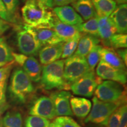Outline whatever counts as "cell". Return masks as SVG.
I'll list each match as a JSON object with an SVG mask.
<instances>
[{
  "mask_svg": "<svg viewBox=\"0 0 127 127\" xmlns=\"http://www.w3.org/2000/svg\"><path fill=\"white\" fill-rule=\"evenodd\" d=\"M64 61L57 60L44 65L42 68L41 85L45 90L57 89L60 90H70V86L66 83L64 78Z\"/></svg>",
  "mask_w": 127,
  "mask_h": 127,
  "instance_id": "2",
  "label": "cell"
},
{
  "mask_svg": "<svg viewBox=\"0 0 127 127\" xmlns=\"http://www.w3.org/2000/svg\"><path fill=\"white\" fill-rule=\"evenodd\" d=\"M72 6L83 20L87 21L96 15L92 0H77Z\"/></svg>",
  "mask_w": 127,
  "mask_h": 127,
  "instance_id": "22",
  "label": "cell"
},
{
  "mask_svg": "<svg viewBox=\"0 0 127 127\" xmlns=\"http://www.w3.org/2000/svg\"><path fill=\"white\" fill-rule=\"evenodd\" d=\"M96 75L102 79H107L124 85L127 83V76L125 69L111 66L100 60L96 69Z\"/></svg>",
  "mask_w": 127,
  "mask_h": 127,
  "instance_id": "11",
  "label": "cell"
},
{
  "mask_svg": "<svg viewBox=\"0 0 127 127\" xmlns=\"http://www.w3.org/2000/svg\"><path fill=\"white\" fill-rule=\"evenodd\" d=\"M7 10L11 14L15 16L19 5V0H2Z\"/></svg>",
  "mask_w": 127,
  "mask_h": 127,
  "instance_id": "35",
  "label": "cell"
},
{
  "mask_svg": "<svg viewBox=\"0 0 127 127\" xmlns=\"http://www.w3.org/2000/svg\"><path fill=\"white\" fill-rule=\"evenodd\" d=\"M71 96L69 92L62 90L51 94L50 98L53 102L57 116L73 115L69 102Z\"/></svg>",
  "mask_w": 127,
  "mask_h": 127,
  "instance_id": "12",
  "label": "cell"
},
{
  "mask_svg": "<svg viewBox=\"0 0 127 127\" xmlns=\"http://www.w3.org/2000/svg\"><path fill=\"white\" fill-rule=\"evenodd\" d=\"M98 16V15H97ZM98 36L105 47L110 48V39L117 30L109 17H98Z\"/></svg>",
  "mask_w": 127,
  "mask_h": 127,
  "instance_id": "15",
  "label": "cell"
},
{
  "mask_svg": "<svg viewBox=\"0 0 127 127\" xmlns=\"http://www.w3.org/2000/svg\"><path fill=\"white\" fill-rule=\"evenodd\" d=\"M82 34L75 36L74 38L69 39L67 41H65V43L63 44V52L61 58L63 59L67 58L68 57L72 56L74 54V52L77 50L78 44L79 40L81 37Z\"/></svg>",
  "mask_w": 127,
  "mask_h": 127,
  "instance_id": "27",
  "label": "cell"
},
{
  "mask_svg": "<svg viewBox=\"0 0 127 127\" xmlns=\"http://www.w3.org/2000/svg\"><path fill=\"white\" fill-rule=\"evenodd\" d=\"M17 45L23 54L32 56L38 54L42 47L32 27L25 25L18 31L17 35Z\"/></svg>",
  "mask_w": 127,
  "mask_h": 127,
  "instance_id": "6",
  "label": "cell"
},
{
  "mask_svg": "<svg viewBox=\"0 0 127 127\" xmlns=\"http://www.w3.org/2000/svg\"><path fill=\"white\" fill-rule=\"evenodd\" d=\"M55 17L60 21L69 25H78L83 23L82 17L72 7L68 5L56 7L53 9Z\"/></svg>",
  "mask_w": 127,
  "mask_h": 127,
  "instance_id": "13",
  "label": "cell"
},
{
  "mask_svg": "<svg viewBox=\"0 0 127 127\" xmlns=\"http://www.w3.org/2000/svg\"><path fill=\"white\" fill-rule=\"evenodd\" d=\"M103 81L102 79L91 70L71 85L70 90L75 95L91 97L99 84Z\"/></svg>",
  "mask_w": 127,
  "mask_h": 127,
  "instance_id": "8",
  "label": "cell"
},
{
  "mask_svg": "<svg viewBox=\"0 0 127 127\" xmlns=\"http://www.w3.org/2000/svg\"><path fill=\"white\" fill-rule=\"evenodd\" d=\"M14 61L11 49L4 38H0V68Z\"/></svg>",
  "mask_w": 127,
  "mask_h": 127,
  "instance_id": "25",
  "label": "cell"
},
{
  "mask_svg": "<svg viewBox=\"0 0 127 127\" xmlns=\"http://www.w3.org/2000/svg\"><path fill=\"white\" fill-rule=\"evenodd\" d=\"M0 18L10 23L16 22L15 16L9 13L2 0H0Z\"/></svg>",
  "mask_w": 127,
  "mask_h": 127,
  "instance_id": "32",
  "label": "cell"
},
{
  "mask_svg": "<svg viewBox=\"0 0 127 127\" xmlns=\"http://www.w3.org/2000/svg\"><path fill=\"white\" fill-rule=\"evenodd\" d=\"M100 60L108 64L113 67L125 69V65L120 58L114 49L109 47H102L99 51Z\"/></svg>",
  "mask_w": 127,
  "mask_h": 127,
  "instance_id": "20",
  "label": "cell"
},
{
  "mask_svg": "<svg viewBox=\"0 0 127 127\" xmlns=\"http://www.w3.org/2000/svg\"><path fill=\"white\" fill-rule=\"evenodd\" d=\"M64 42L48 45L40 49L38 52L40 63L44 65L59 60L63 52Z\"/></svg>",
  "mask_w": 127,
  "mask_h": 127,
  "instance_id": "14",
  "label": "cell"
},
{
  "mask_svg": "<svg viewBox=\"0 0 127 127\" xmlns=\"http://www.w3.org/2000/svg\"><path fill=\"white\" fill-rule=\"evenodd\" d=\"M118 34H127V4L117 6L109 16Z\"/></svg>",
  "mask_w": 127,
  "mask_h": 127,
  "instance_id": "16",
  "label": "cell"
},
{
  "mask_svg": "<svg viewBox=\"0 0 127 127\" xmlns=\"http://www.w3.org/2000/svg\"><path fill=\"white\" fill-rule=\"evenodd\" d=\"M21 13L26 25L32 27L51 28L55 18L48 7L36 0H27Z\"/></svg>",
  "mask_w": 127,
  "mask_h": 127,
  "instance_id": "1",
  "label": "cell"
},
{
  "mask_svg": "<svg viewBox=\"0 0 127 127\" xmlns=\"http://www.w3.org/2000/svg\"><path fill=\"white\" fill-rule=\"evenodd\" d=\"M117 53L118 54L119 57L120 58L123 60L124 63L125 64V65H127V51L126 49L123 48V49H118L117 51Z\"/></svg>",
  "mask_w": 127,
  "mask_h": 127,
  "instance_id": "39",
  "label": "cell"
},
{
  "mask_svg": "<svg viewBox=\"0 0 127 127\" xmlns=\"http://www.w3.org/2000/svg\"><path fill=\"white\" fill-rule=\"evenodd\" d=\"M127 0H116V2L119 5L127 4Z\"/></svg>",
  "mask_w": 127,
  "mask_h": 127,
  "instance_id": "42",
  "label": "cell"
},
{
  "mask_svg": "<svg viewBox=\"0 0 127 127\" xmlns=\"http://www.w3.org/2000/svg\"><path fill=\"white\" fill-rule=\"evenodd\" d=\"M95 96L104 102L125 104L126 93L123 84L111 80L104 81L95 89Z\"/></svg>",
  "mask_w": 127,
  "mask_h": 127,
  "instance_id": "4",
  "label": "cell"
},
{
  "mask_svg": "<svg viewBox=\"0 0 127 127\" xmlns=\"http://www.w3.org/2000/svg\"><path fill=\"white\" fill-rule=\"evenodd\" d=\"M8 90L12 99L21 104L26 102L35 91L29 77L20 68L15 69L12 72Z\"/></svg>",
  "mask_w": 127,
  "mask_h": 127,
  "instance_id": "3",
  "label": "cell"
},
{
  "mask_svg": "<svg viewBox=\"0 0 127 127\" xmlns=\"http://www.w3.org/2000/svg\"><path fill=\"white\" fill-rule=\"evenodd\" d=\"M29 114L48 120H53L57 117L52 101L47 96H39L32 101L30 107Z\"/></svg>",
  "mask_w": 127,
  "mask_h": 127,
  "instance_id": "10",
  "label": "cell"
},
{
  "mask_svg": "<svg viewBox=\"0 0 127 127\" xmlns=\"http://www.w3.org/2000/svg\"><path fill=\"white\" fill-rule=\"evenodd\" d=\"M121 116L120 107L114 111L113 113L109 117L108 121L107 127H118Z\"/></svg>",
  "mask_w": 127,
  "mask_h": 127,
  "instance_id": "33",
  "label": "cell"
},
{
  "mask_svg": "<svg viewBox=\"0 0 127 127\" xmlns=\"http://www.w3.org/2000/svg\"><path fill=\"white\" fill-rule=\"evenodd\" d=\"M14 61L23 68L24 72L31 79L32 82L40 81L42 67L38 60L33 56L15 53L12 52Z\"/></svg>",
  "mask_w": 127,
  "mask_h": 127,
  "instance_id": "9",
  "label": "cell"
},
{
  "mask_svg": "<svg viewBox=\"0 0 127 127\" xmlns=\"http://www.w3.org/2000/svg\"><path fill=\"white\" fill-rule=\"evenodd\" d=\"M121 105L100 101L95 96L93 99V107L85 120V123L107 126L109 118Z\"/></svg>",
  "mask_w": 127,
  "mask_h": 127,
  "instance_id": "5",
  "label": "cell"
},
{
  "mask_svg": "<svg viewBox=\"0 0 127 127\" xmlns=\"http://www.w3.org/2000/svg\"><path fill=\"white\" fill-rule=\"evenodd\" d=\"M2 127H23V118L21 114L16 111L8 112L2 121Z\"/></svg>",
  "mask_w": 127,
  "mask_h": 127,
  "instance_id": "26",
  "label": "cell"
},
{
  "mask_svg": "<svg viewBox=\"0 0 127 127\" xmlns=\"http://www.w3.org/2000/svg\"><path fill=\"white\" fill-rule=\"evenodd\" d=\"M14 63V61L0 68V82L7 81L10 74Z\"/></svg>",
  "mask_w": 127,
  "mask_h": 127,
  "instance_id": "36",
  "label": "cell"
},
{
  "mask_svg": "<svg viewBox=\"0 0 127 127\" xmlns=\"http://www.w3.org/2000/svg\"><path fill=\"white\" fill-rule=\"evenodd\" d=\"M110 48L113 49L126 48L127 47V34H115L110 39Z\"/></svg>",
  "mask_w": 127,
  "mask_h": 127,
  "instance_id": "31",
  "label": "cell"
},
{
  "mask_svg": "<svg viewBox=\"0 0 127 127\" xmlns=\"http://www.w3.org/2000/svg\"><path fill=\"white\" fill-rule=\"evenodd\" d=\"M95 12L98 17H109L117 7L114 0H92Z\"/></svg>",
  "mask_w": 127,
  "mask_h": 127,
  "instance_id": "23",
  "label": "cell"
},
{
  "mask_svg": "<svg viewBox=\"0 0 127 127\" xmlns=\"http://www.w3.org/2000/svg\"><path fill=\"white\" fill-rule=\"evenodd\" d=\"M77 27L80 32L91 35L99 38L97 15H95L93 18L87 20V21L85 23L77 25Z\"/></svg>",
  "mask_w": 127,
  "mask_h": 127,
  "instance_id": "24",
  "label": "cell"
},
{
  "mask_svg": "<svg viewBox=\"0 0 127 127\" xmlns=\"http://www.w3.org/2000/svg\"><path fill=\"white\" fill-rule=\"evenodd\" d=\"M69 102L73 114L78 118H86L91 111V102L86 98L71 96Z\"/></svg>",
  "mask_w": 127,
  "mask_h": 127,
  "instance_id": "18",
  "label": "cell"
},
{
  "mask_svg": "<svg viewBox=\"0 0 127 127\" xmlns=\"http://www.w3.org/2000/svg\"><path fill=\"white\" fill-rule=\"evenodd\" d=\"M36 1H39L45 5V6H47L48 8H52L54 7V4H53V0H36Z\"/></svg>",
  "mask_w": 127,
  "mask_h": 127,
  "instance_id": "41",
  "label": "cell"
},
{
  "mask_svg": "<svg viewBox=\"0 0 127 127\" xmlns=\"http://www.w3.org/2000/svg\"><path fill=\"white\" fill-rule=\"evenodd\" d=\"M100 39L96 36L89 34L82 35L79 40L74 55L82 57H87L93 48L98 45Z\"/></svg>",
  "mask_w": 127,
  "mask_h": 127,
  "instance_id": "19",
  "label": "cell"
},
{
  "mask_svg": "<svg viewBox=\"0 0 127 127\" xmlns=\"http://www.w3.org/2000/svg\"><path fill=\"white\" fill-rule=\"evenodd\" d=\"M121 116L118 127H127V107L126 104L120 106Z\"/></svg>",
  "mask_w": 127,
  "mask_h": 127,
  "instance_id": "37",
  "label": "cell"
},
{
  "mask_svg": "<svg viewBox=\"0 0 127 127\" xmlns=\"http://www.w3.org/2000/svg\"><path fill=\"white\" fill-rule=\"evenodd\" d=\"M101 47H102V46L99 45H95L87 56V57L86 60L87 63H88L90 69L93 71H94L95 66H96V65L100 61L99 51Z\"/></svg>",
  "mask_w": 127,
  "mask_h": 127,
  "instance_id": "30",
  "label": "cell"
},
{
  "mask_svg": "<svg viewBox=\"0 0 127 127\" xmlns=\"http://www.w3.org/2000/svg\"><path fill=\"white\" fill-rule=\"evenodd\" d=\"M50 123L47 118L30 115L25 120V127H50Z\"/></svg>",
  "mask_w": 127,
  "mask_h": 127,
  "instance_id": "29",
  "label": "cell"
},
{
  "mask_svg": "<svg viewBox=\"0 0 127 127\" xmlns=\"http://www.w3.org/2000/svg\"></svg>",
  "mask_w": 127,
  "mask_h": 127,
  "instance_id": "43",
  "label": "cell"
},
{
  "mask_svg": "<svg viewBox=\"0 0 127 127\" xmlns=\"http://www.w3.org/2000/svg\"><path fill=\"white\" fill-rule=\"evenodd\" d=\"M9 27V26L7 22L0 18V34L7 31Z\"/></svg>",
  "mask_w": 127,
  "mask_h": 127,
  "instance_id": "40",
  "label": "cell"
},
{
  "mask_svg": "<svg viewBox=\"0 0 127 127\" xmlns=\"http://www.w3.org/2000/svg\"><path fill=\"white\" fill-rule=\"evenodd\" d=\"M85 57L73 54L64 61V78L71 87L73 82L91 71Z\"/></svg>",
  "mask_w": 127,
  "mask_h": 127,
  "instance_id": "7",
  "label": "cell"
},
{
  "mask_svg": "<svg viewBox=\"0 0 127 127\" xmlns=\"http://www.w3.org/2000/svg\"><path fill=\"white\" fill-rule=\"evenodd\" d=\"M6 88H7V81L0 82V112L5 109L7 107L5 94Z\"/></svg>",
  "mask_w": 127,
  "mask_h": 127,
  "instance_id": "34",
  "label": "cell"
},
{
  "mask_svg": "<svg viewBox=\"0 0 127 127\" xmlns=\"http://www.w3.org/2000/svg\"><path fill=\"white\" fill-rule=\"evenodd\" d=\"M41 45H54L64 42L54 30L49 27H34Z\"/></svg>",
  "mask_w": 127,
  "mask_h": 127,
  "instance_id": "21",
  "label": "cell"
},
{
  "mask_svg": "<svg viewBox=\"0 0 127 127\" xmlns=\"http://www.w3.org/2000/svg\"><path fill=\"white\" fill-rule=\"evenodd\" d=\"M0 35H1V34H0Z\"/></svg>",
  "mask_w": 127,
  "mask_h": 127,
  "instance_id": "44",
  "label": "cell"
},
{
  "mask_svg": "<svg viewBox=\"0 0 127 127\" xmlns=\"http://www.w3.org/2000/svg\"><path fill=\"white\" fill-rule=\"evenodd\" d=\"M51 28L54 30L57 35L63 39L64 42L81 35V33L78 30L77 25H69L64 24L56 18V17L52 23Z\"/></svg>",
  "mask_w": 127,
  "mask_h": 127,
  "instance_id": "17",
  "label": "cell"
},
{
  "mask_svg": "<svg viewBox=\"0 0 127 127\" xmlns=\"http://www.w3.org/2000/svg\"><path fill=\"white\" fill-rule=\"evenodd\" d=\"M50 127H82L74 119L69 116H59L55 118L51 123Z\"/></svg>",
  "mask_w": 127,
  "mask_h": 127,
  "instance_id": "28",
  "label": "cell"
},
{
  "mask_svg": "<svg viewBox=\"0 0 127 127\" xmlns=\"http://www.w3.org/2000/svg\"><path fill=\"white\" fill-rule=\"evenodd\" d=\"M76 1L77 0H53V4L54 5L61 7V6L67 5L68 4H72Z\"/></svg>",
  "mask_w": 127,
  "mask_h": 127,
  "instance_id": "38",
  "label": "cell"
}]
</instances>
